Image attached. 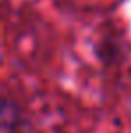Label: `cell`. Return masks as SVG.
Wrapping results in <instances>:
<instances>
[{"label":"cell","instance_id":"1","mask_svg":"<svg viewBox=\"0 0 131 133\" xmlns=\"http://www.w3.org/2000/svg\"><path fill=\"white\" fill-rule=\"evenodd\" d=\"M20 126H22V115L18 108L4 99V108H2V128H4V133H18L20 131Z\"/></svg>","mask_w":131,"mask_h":133}]
</instances>
